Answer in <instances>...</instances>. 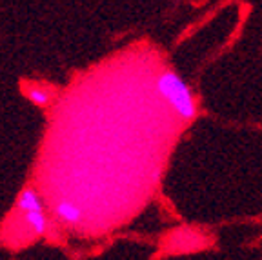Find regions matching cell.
<instances>
[{"instance_id":"cell-3","label":"cell","mask_w":262,"mask_h":260,"mask_svg":"<svg viewBox=\"0 0 262 260\" xmlns=\"http://www.w3.org/2000/svg\"><path fill=\"white\" fill-rule=\"evenodd\" d=\"M22 93L26 95L29 102H33L35 106L38 107H46L51 102V93H49L46 88L42 85H22Z\"/></svg>"},{"instance_id":"cell-2","label":"cell","mask_w":262,"mask_h":260,"mask_svg":"<svg viewBox=\"0 0 262 260\" xmlns=\"http://www.w3.org/2000/svg\"><path fill=\"white\" fill-rule=\"evenodd\" d=\"M16 209L20 213H42L44 207H42V200L38 197V193L33 189V187H26L24 191L18 195L16 199Z\"/></svg>"},{"instance_id":"cell-5","label":"cell","mask_w":262,"mask_h":260,"mask_svg":"<svg viewBox=\"0 0 262 260\" xmlns=\"http://www.w3.org/2000/svg\"><path fill=\"white\" fill-rule=\"evenodd\" d=\"M24 222L35 235H42L48 229V219H46L44 211L42 213H26Z\"/></svg>"},{"instance_id":"cell-1","label":"cell","mask_w":262,"mask_h":260,"mask_svg":"<svg viewBox=\"0 0 262 260\" xmlns=\"http://www.w3.org/2000/svg\"><path fill=\"white\" fill-rule=\"evenodd\" d=\"M155 91L160 100L168 104L169 110L175 113L182 122H191L199 113V102L193 95L191 88L177 71L164 69L155 80Z\"/></svg>"},{"instance_id":"cell-4","label":"cell","mask_w":262,"mask_h":260,"mask_svg":"<svg viewBox=\"0 0 262 260\" xmlns=\"http://www.w3.org/2000/svg\"><path fill=\"white\" fill-rule=\"evenodd\" d=\"M55 213H57V216L62 220V222L66 224H78L82 219L80 215V209H78L75 204L71 202H66V200H62V202L57 204V207H55Z\"/></svg>"}]
</instances>
